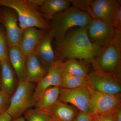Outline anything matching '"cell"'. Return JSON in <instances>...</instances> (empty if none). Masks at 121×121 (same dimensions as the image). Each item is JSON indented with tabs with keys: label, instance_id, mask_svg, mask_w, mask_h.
Here are the masks:
<instances>
[{
	"label": "cell",
	"instance_id": "obj_1",
	"mask_svg": "<svg viewBox=\"0 0 121 121\" xmlns=\"http://www.w3.org/2000/svg\"><path fill=\"white\" fill-rule=\"evenodd\" d=\"M101 48L93 44L87 33V26L76 27L67 32L64 37L56 41V59H76L86 60L93 66Z\"/></svg>",
	"mask_w": 121,
	"mask_h": 121
},
{
	"label": "cell",
	"instance_id": "obj_2",
	"mask_svg": "<svg viewBox=\"0 0 121 121\" xmlns=\"http://www.w3.org/2000/svg\"><path fill=\"white\" fill-rule=\"evenodd\" d=\"M0 5L15 11L19 26L23 30L31 27L47 31L52 29L50 23L39 10L29 4L25 0H0Z\"/></svg>",
	"mask_w": 121,
	"mask_h": 121
},
{
	"label": "cell",
	"instance_id": "obj_3",
	"mask_svg": "<svg viewBox=\"0 0 121 121\" xmlns=\"http://www.w3.org/2000/svg\"><path fill=\"white\" fill-rule=\"evenodd\" d=\"M91 20L88 13L72 6L56 15L50 24L57 41L72 28L87 26Z\"/></svg>",
	"mask_w": 121,
	"mask_h": 121
},
{
	"label": "cell",
	"instance_id": "obj_4",
	"mask_svg": "<svg viewBox=\"0 0 121 121\" xmlns=\"http://www.w3.org/2000/svg\"><path fill=\"white\" fill-rule=\"evenodd\" d=\"M119 1L70 0V1L73 7L86 13L92 19L100 20L113 27L115 15Z\"/></svg>",
	"mask_w": 121,
	"mask_h": 121
},
{
	"label": "cell",
	"instance_id": "obj_5",
	"mask_svg": "<svg viewBox=\"0 0 121 121\" xmlns=\"http://www.w3.org/2000/svg\"><path fill=\"white\" fill-rule=\"evenodd\" d=\"M121 60V31L117 30L112 42L101 48L95 59L94 68L103 72L117 75Z\"/></svg>",
	"mask_w": 121,
	"mask_h": 121
},
{
	"label": "cell",
	"instance_id": "obj_6",
	"mask_svg": "<svg viewBox=\"0 0 121 121\" xmlns=\"http://www.w3.org/2000/svg\"><path fill=\"white\" fill-rule=\"evenodd\" d=\"M89 87L91 95L88 115L91 119L99 116L114 114L121 108V94H104Z\"/></svg>",
	"mask_w": 121,
	"mask_h": 121
},
{
	"label": "cell",
	"instance_id": "obj_7",
	"mask_svg": "<svg viewBox=\"0 0 121 121\" xmlns=\"http://www.w3.org/2000/svg\"><path fill=\"white\" fill-rule=\"evenodd\" d=\"M35 84L25 82H18L16 89L11 95L6 112L13 120L22 117L25 112L33 106L32 96Z\"/></svg>",
	"mask_w": 121,
	"mask_h": 121
},
{
	"label": "cell",
	"instance_id": "obj_8",
	"mask_svg": "<svg viewBox=\"0 0 121 121\" xmlns=\"http://www.w3.org/2000/svg\"><path fill=\"white\" fill-rule=\"evenodd\" d=\"M87 78L88 86L94 90L108 94H121V85L117 74L105 73L95 68Z\"/></svg>",
	"mask_w": 121,
	"mask_h": 121
},
{
	"label": "cell",
	"instance_id": "obj_9",
	"mask_svg": "<svg viewBox=\"0 0 121 121\" xmlns=\"http://www.w3.org/2000/svg\"><path fill=\"white\" fill-rule=\"evenodd\" d=\"M91 95L88 85L73 89L60 87L59 100L71 104L79 112L88 115Z\"/></svg>",
	"mask_w": 121,
	"mask_h": 121
},
{
	"label": "cell",
	"instance_id": "obj_10",
	"mask_svg": "<svg viewBox=\"0 0 121 121\" xmlns=\"http://www.w3.org/2000/svg\"><path fill=\"white\" fill-rule=\"evenodd\" d=\"M117 32L113 26L97 19H92L87 26V33L91 42L101 48L112 42Z\"/></svg>",
	"mask_w": 121,
	"mask_h": 121
},
{
	"label": "cell",
	"instance_id": "obj_11",
	"mask_svg": "<svg viewBox=\"0 0 121 121\" xmlns=\"http://www.w3.org/2000/svg\"><path fill=\"white\" fill-rule=\"evenodd\" d=\"M0 16L4 27L8 47L17 46L23 30L18 25L16 13L13 9L8 8L0 12Z\"/></svg>",
	"mask_w": 121,
	"mask_h": 121
},
{
	"label": "cell",
	"instance_id": "obj_12",
	"mask_svg": "<svg viewBox=\"0 0 121 121\" xmlns=\"http://www.w3.org/2000/svg\"><path fill=\"white\" fill-rule=\"evenodd\" d=\"M54 38V31L51 29L40 40L33 52L48 71L56 60L52 44Z\"/></svg>",
	"mask_w": 121,
	"mask_h": 121
},
{
	"label": "cell",
	"instance_id": "obj_13",
	"mask_svg": "<svg viewBox=\"0 0 121 121\" xmlns=\"http://www.w3.org/2000/svg\"><path fill=\"white\" fill-rule=\"evenodd\" d=\"M49 31L35 27L25 29L17 46L25 56L32 54L39 41Z\"/></svg>",
	"mask_w": 121,
	"mask_h": 121
},
{
	"label": "cell",
	"instance_id": "obj_14",
	"mask_svg": "<svg viewBox=\"0 0 121 121\" xmlns=\"http://www.w3.org/2000/svg\"><path fill=\"white\" fill-rule=\"evenodd\" d=\"M44 112L53 121H74L79 111L73 106L58 99Z\"/></svg>",
	"mask_w": 121,
	"mask_h": 121
},
{
	"label": "cell",
	"instance_id": "obj_15",
	"mask_svg": "<svg viewBox=\"0 0 121 121\" xmlns=\"http://www.w3.org/2000/svg\"><path fill=\"white\" fill-rule=\"evenodd\" d=\"M1 90L9 95L13 94L18 81L9 59L0 61Z\"/></svg>",
	"mask_w": 121,
	"mask_h": 121
},
{
	"label": "cell",
	"instance_id": "obj_16",
	"mask_svg": "<svg viewBox=\"0 0 121 121\" xmlns=\"http://www.w3.org/2000/svg\"><path fill=\"white\" fill-rule=\"evenodd\" d=\"M25 70L26 82L33 83L39 82L48 71L33 53L26 56Z\"/></svg>",
	"mask_w": 121,
	"mask_h": 121
},
{
	"label": "cell",
	"instance_id": "obj_17",
	"mask_svg": "<svg viewBox=\"0 0 121 121\" xmlns=\"http://www.w3.org/2000/svg\"><path fill=\"white\" fill-rule=\"evenodd\" d=\"M8 59L17 77L18 82L26 81V56L18 46L9 47Z\"/></svg>",
	"mask_w": 121,
	"mask_h": 121
},
{
	"label": "cell",
	"instance_id": "obj_18",
	"mask_svg": "<svg viewBox=\"0 0 121 121\" xmlns=\"http://www.w3.org/2000/svg\"><path fill=\"white\" fill-rule=\"evenodd\" d=\"M71 4L68 0H45L39 11L47 20H51L54 16L64 11Z\"/></svg>",
	"mask_w": 121,
	"mask_h": 121
},
{
	"label": "cell",
	"instance_id": "obj_19",
	"mask_svg": "<svg viewBox=\"0 0 121 121\" xmlns=\"http://www.w3.org/2000/svg\"><path fill=\"white\" fill-rule=\"evenodd\" d=\"M88 63L86 60L68 59L61 63L62 72L76 76L87 77L90 73Z\"/></svg>",
	"mask_w": 121,
	"mask_h": 121
},
{
	"label": "cell",
	"instance_id": "obj_20",
	"mask_svg": "<svg viewBox=\"0 0 121 121\" xmlns=\"http://www.w3.org/2000/svg\"><path fill=\"white\" fill-rule=\"evenodd\" d=\"M60 88L52 86L47 89L36 103L35 108L44 111L52 106L59 99Z\"/></svg>",
	"mask_w": 121,
	"mask_h": 121
},
{
	"label": "cell",
	"instance_id": "obj_21",
	"mask_svg": "<svg viewBox=\"0 0 121 121\" xmlns=\"http://www.w3.org/2000/svg\"><path fill=\"white\" fill-rule=\"evenodd\" d=\"M88 77L76 76L62 72L60 87L67 89H73L88 85Z\"/></svg>",
	"mask_w": 121,
	"mask_h": 121
},
{
	"label": "cell",
	"instance_id": "obj_22",
	"mask_svg": "<svg viewBox=\"0 0 121 121\" xmlns=\"http://www.w3.org/2000/svg\"><path fill=\"white\" fill-rule=\"evenodd\" d=\"M24 117L28 121H50V117L45 112L35 108L29 109L24 113Z\"/></svg>",
	"mask_w": 121,
	"mask_h": 121
},
{
	"label": "cell",
	"instance_id": "obj_23",
	"mask_svg": "<svg viewBox=\"0 0 121 121\" xmlns=\"http://www.w3.org/2000/svg\"><path fill=\"white\" fill-rule=\"evenodd\" d=\"M0 23V61L8 59L9 47L4 29Z\"/></svg>",
	"mask_w": 121,
	"mask_h": 121
},
{
	"label": "cell",
	"instance_id": "obj_24",
	"mask_svg": "<svg viewBox=\"0 0 121 121\" xmlns=\"http://www.w3.org/2000/svg\"><path fill=\"white\" fill-rule=\"evenodd\" d=\"M11 95L0 91V115L6 111L9 105Z\"/></svg>",
	"mask_w": 121,
	"mask_h": 121
},
{
	"label": "cell",
	"instance_id": "obj_25",
	"mask_svg": "<svg viewBox=\"0 0 121 121\" xmlns=\"http://www.w3.org/2000/svg\"><path fill=\"white\" fill-rule=\"evenodd\" d=\"M113 27L116 30L121 31V1H119L115 15Z\"/></svg>",
	"mask_w": 121,
	"mask_h": 121
},
{
	"label": "cell",
	"instance_id": "obj_26",
	"mask_svg": "<svg viewBox=\"0 0 121 121\" xmlns=\"http://www.w3.org/2000/svg\"><path fill=\"white\" fill-rule=\"evenodd\" d=\"M115 114L96 117L91 119V121H117Z\"/></svg>",
	"mask_w": 121,
	"mask_h": 121
},
{
	"label": "cell",
	"instance_id": "obj_27",
	"mask_svg": "<svg viewBox=\"0 0 121 121\" xmlns=\"http://www.w3.org/2000/svg\"><path fill=\"white\" fill-rule=\"evenodd\" d=\"M26 2L31 6L38 9L41 7L43 4L45 0H25Z\"/></svg>",
	"mask_w": 121,
	"mask_h": 121
},
{
	"label": "cell",
	"instance_id": "obj_28",
	"mask_svg": "<svg viewBox=\"0 0 121 121\" xmlns=\"http://www.w3.org/2000/svg\"><path fill=\"white\" fill-rule=\"evenodd\" d=\"M74 121H91V119L88 115L79 111Z\"/></svg>",
	"mask_w": 121,
	"mask_h": 121
},
{
	"label": "cell",
	"instance_id": "obj_29",
	"mask_svg": "<svg viewBox=\"0 0 121 121\" xmlns=\"http://www.w3.org/2000/svg\"><path fill=\"white\" fill-rule=\"evenodd\" d=\"M12 118L6 111L0 115V121H12Z\"/></svg>",
	"mask_w": 121,
	"mask_h": 121
},
{
	"label": "cell",
	"instance_id": "obj_30",
	"mask_svg": "<svg viewBox=\"0 0 121 121\" xmlns=\"http://www.w3.org/2000/svg\"><path fill=\"white\" fill-rule=\"evenodd\" d=\"M115 115L117 121H121V107L117 111Z\"/></svg>",
	"mask_w": 121,
	"mask_h": 121
},
{
	"label": "cell",
	"instance_id": "obj_31",
	"mask_svg": "<svg viewBox=\"0 0 121 121\" xmlns=\"http://www.w3.org/2000/svg\"><path fill=\"white\" fill-rule=\"evenodd\" d=\"M12 121H26V119L24 117H21L13 119Z\"/></svg>",
	"mask_w": 121,
	"mask_h": 121
},
{
	"label": "cell",
	"instance_id": "obj_32",
	"mask_svg": "<svg viewBox=\"0 0 121 121\" xmlns=\"http://www.w3.org/2000/svg\"><path fill=\"white\" fill-rule=\"evenodd\" d=\"M0 86H1V80H0Z\"/></svg>",
	"mask_w": 121,
	"mask_h": 121
},
{
	"label": "cell",
	"instance_id": "obj_33",
	"mask_svg": "<svg viewBox=\"0 0 121 121\" xmlns=\"http://www.w3.org/2000/svg\"><path fill=\"white\" fill-rule=\"evenodd\" d=\"M0 23L2 24V21H1V19L0 16Z\"/></svg>",
	"mask_w": 121,
	"mask_h": 121
},
{
	"label": "cell",
	"instance_id": "obj_34",
	"mask_svg": "<svg viewBox=\"0 0 121 121\" xmlns=\"http://www.w3.org/2000/svg\"><path fill=\"white\" fill-rule=\"evenodd\" d=\"M52 121V120H51V121Z\"/></svg>",
	"mask_w": 121,
	"mask_h": 121
}]
</instances>
